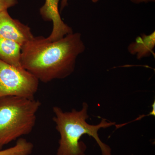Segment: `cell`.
Wrapping results in <instances>:
<instances>
[{"label": "cell", "mask_w": 155, "mask_h": 155, "mask_svg": "<svg viewBox=\"0 0 155 155\" xmlns=\"http://www.w3.org/2000/svg\"><path fill=\"white\" fill-rule=\"evenodd\" d=\"M98 1H99V0H92V1L94 3L97 2Z\"/></svg>", "instance_id": "cell-13"}, {"label": "cell", "mask_w": 155, "mask_h": 155, "mask_svg": "<svg viewBox=\"0 0 155 155\" xmlns=\"http://www.w3.org/2000/svg\"><path fill=\"white\" fill-rule=\"evenodd\" d=\"M60 0H45L40 9V14L46 21L53 22V29L49 36L46 38L49 41L59 40L67 35L73 33L72 28L64 23L61 19L58 5Z\"/></svg>", "instance_id": "cell-6"}, {"label": "cell", "mask_w": 155, "mask_h": 155, "mask_svg": "<svg viewBox=\"0 0 155 155\" xmlns=\"http://www.w3.org/2000/svg\"><path fill=\"white\" fill-rule=\"evenodd\" d=\"M68 0H61V11H62L68 4Z\"/></svg>", "instance_id": "cell-12"}, {"label": "cell", "mask_w": 155, "mask_h": 155, "mask_svg": "<svg viewBox=\"0 0 155 155\" xmlns=\"http://www.w3.org/2000/svg\"><path fill=\"white\" fill-rule=\"evenodd\" d=\"M18 4L17 0H0V13Z\"/></svg>", "instance_id": "cell-10"}, {"label": "cell", "mask_w": 155, "mask_h": 155, "mask_svg": "<svg viewBox=\"0 0 155 155\" xmlns=\"http://www.w3.org/2000/svg\"><path fill=\"white\" fill-rule=\"evenodd\" d=\"M21 45L17 42L0 38V60L17 67H21Z\"/></svg>", "instance_id": "cell-7"}, {"label": "cell", "mask_w": 155, "mask_h": 155, "mask_svg": "<svg viewBox=\"0 0 155 155\" xmlns=\"http://www.w3.org/2000/svg\"><path fill=\"white\" fill-rule=\"evenodd\" d=\"M34 37L28 25L13 19L8 10L0 13V38L14 41L22 46Z\"/></svg>", "instance_id": "cell-5"}, {"label": "cell", "mask_w": 155, "mask_h": 155, "mask_svg": "<svg viewBox=\"0 0 155 155\" xmlns=\"http://www.w3.org/2000/svg\"><path fill=\"white\" fill-rule=\"evenodd\" d=\"M88 108L86 103H83L79 110L73 109L70 112H64L57 106L53 107V120L60 136L57 155H86V145L80 141L85 134L96 140L102 155H112L111 148L101 140L98 132L101 128H108L116 123L103 119L97 125L88 124L86 121L89 118Z\"/></svg>", "instance_id": "cell-2"}, {"label": "cell", "mask_w": 155, "mask_h": 155, "mask_svg": "<svg viewBox=\"0 0 155 155\" xmlns=\"http://www.w3.org/2000/svg\"><path fill=\"white\" fill-rule=\"evenodd\" d=\"M39 82L36 77L22 67H14L0 60V97L34 98Z\"/></svg>", "instance_id": "cell-4"}, {"label": "cell", "mask_w": 155, "mask_h": 155, "mask_svg": "<svg viewBox=\"0 0 155 155\" xmlns=\"http://www.w3.org/2000/svg\"><path fill=\"white\" fill-rule=\"evenodd\" d=\"M132 2L139 4L142 2H154L155 0H131Z\"/></svg>", "instance_id": "cell-11"}, {"label": "cell", "mask_w": 155, "mask_h": 155, "mask_svg": "<svg viewBox=\"0 0 155 155\" xmlns=\"http://www.w3.org/2000/svg\"><path fill=\"white\" fill-rule=\"evenodd\" d=\"M34 149V145L25 138L17 140L14 146L0 150V155H30Z\"/></svg>", "instance_id": "cell-9"}, {"label": "cell", "mask_w": 155, "mask_h": 155, "mask_svg": "<svg viewBox=\"0 0 155 155\" xmlns=\"http://www.w3.org/2000/svg\"><path fill=\"white\" fill-rule=\"evenodd\" d=\"M41 105L34 98L0 97V150L6 145L31 133Z\"/></svg>", "instance_id": "cell-3"}, {"label": "cell", "mask_w": 155, "mask_h": 155, "mask_svg": "<svg viewBox=\"0 0 155 155\" xmlns=\"http://www.w3.org/2000/svg\"><path fill=\"white\" fill-rule=\"evenodd\" d=\"M85 49L81 35L78 32L52 42L34 37L21 47L20 63L39 81L48 83L71 75L78 57Z\"/></svg>", "instance_id": "cell-1"}, {"label": "cell", "mask_w": 155, "mask_h": 155, "mask_svg": "<svg viewBox=\"0 0 155 155\" xmlns=\"http://www.w3.org/2000/svg\"><path fill=\"white\" fill-rule=\"evenodd\" d=\"M155 46V31L149 35H141L128 47L129 52L139 60L148 57L153 53Z\"/></svg>", "instance_id": "cell-8"}]
</instances>
